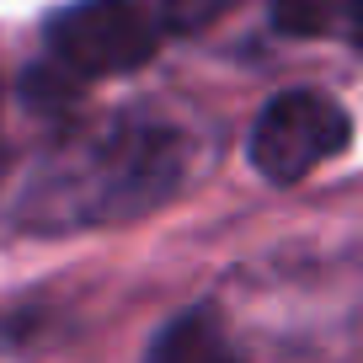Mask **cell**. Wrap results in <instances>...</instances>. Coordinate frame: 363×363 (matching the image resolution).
I'll list each match as a JSON object with an SVG mask.
<instances>
[{"mask_svg":"<svg viewBox=\"0 0 363 363\" xmlns=\"http://www.w3.org/2000/svg\"><path fill=\"white\" fill-rule=\"evenodd\" d=\"M182 160H187V150L171 128L118 123L65 150L59 160H48L22 203V219L38 230H80L102 225V219L150 214L177 193Z\"/></svg>","mask_w":363,"mask_h":363,"instance_id":"1","label":"cell"},{"mask_svg":"<svg viewBox=\"0 0 363 363\" xmlns=\"http://www.w3.org/2000/svg\"><path fill=\"white\" fill-rule=\"evenodd\" d=\"M54 65L69 75H128L150 65L160 48V27L145 0H75L48 16Z\"/></svg>","mask_w":363,"mask_h":363,"instance_id":"2","label":"cell"},{"mask_svg":"<svg viewBox=\"0 0 363 363\" xmlns=\"http://www.w3.org/2000/svg\"><path fill=\"white\" fill-rule=\"evenodd\" d=\"M352 139V118L320 91H284L251 123V166L267 182H299L320 160L342 155Z\"/></svg>","mask_w":363,"mask_h":363,"instance_id":"3","label":"cell"},{"mask_svg":"<svg viewBox=\"0 0 363 363\" xmlns=\"http://www.w3.org/2000/svg\"><path fill=\"white\" fill-rule=\"evenodd\" d=\"M272 22L284 33H326L331 0H272Z\"/></svg>","mask_w":363,"mask_h":363,"instance_id":"6","label":"cell"},{"mask_svg":"<svg viewBox=\"0 0 363 363\" xmlns=\"http://www.w3.org/2000/svg\"><path fill=\"white\" fill-rule=\"evenodd\" d=\"M225 11L230 0H150V16L160 33H198V27L219 22Z\"/></svg>","mask_w":363,"mask_h":363,"instance_id":"5","label":"cell"},{"mask_svg":"<svg viewBox=\"0 0 363 363\" xmlns=\"http://www.w3.org/2000/svg\"><path fill=\"white\" fill-rule=\"evenodd\" d=\"M150 363H246V358L230 347V337L219 331V320L208 310H187L155 337Z\"/></svg>","mask_w":363,"mask_h":363,"instance_id":"4","label":"cell"}]
</instances>
